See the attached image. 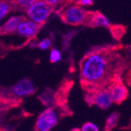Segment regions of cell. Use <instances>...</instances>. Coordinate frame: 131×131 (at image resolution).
Returning <instances> with one entry per match:
<instances>
[{
	"instance_id": "obj_8",
	"label": "cell",
	"mask_w": 131,
	"mask_h": 131,
	"mask_svg": "<svg viewBox=\"0 0 131 131\" xmlns=\"http://www.w3.org/2000/svg\"><path fill=\"white\" fill-rule=\"evenodd\" d=\"M112 101L115 104H121L127 100L128 96V89L121 82H116L108 89Z\"/></svg>"
},
{
	"instance_id": "obj_22",
	"label": "cell",
	"mask_w": 131,
	"mask_h": 131,
	"mask_svg": "<svg viewBox=\"0 0 131 131\" xmlns=\"http://www.w3.org/2000/svg\"><path fill=\"white\" fill-rule=\"evenodd\" d=\"M0 49H1V45H0Z\"/></svg>"
},
{
	"instance_id": "obj_19",
	"label": "cell",
	"mask_w": 131,
	"mask_h": 131,
	"mask_svg": "<svg viewBox=\"0 0 131 131\" xmlns=\"http://www.w3.org/2000/svg\"><path fill=\"white\" fill-rule=\"evenodd\" d=\"M94 0H77L76 2L79 6H81L83 7H90V6H92L94 4Z\"/></svg>"
},
{
	"instance_id": "obj_17",
	"label": "cell",
	"mask_w": 131,
	"mask_h": 131,
	"mask_svg": "<svg viewBox=\"0 0 131 131\" xmlns=\"http://www.w3.org/2000/svg\"><path fill=\"white\" fill-rule=\"evenodd\" d=\"M80 131H100V128L95 123L93 122H85L80 127Z\"/></svg>"
},
{
	"instance_id": "obj_4",
	"label": "cell",
	"mask_w": 131,
	"mask_h": 131,
	"mask_svg": "<svg viewBox=\"0 0 131 131\" xmlns=\"http://www.w3.org/2000/svg\"><path fill=\"white\" fill-rule=\"evenodd\" d=\"M59 113L53 106H47L38 116L35 122V131H51L58 126Z\"/></svg>"
},
{
	"instance_id": "obj_16",
	"label": "cell",
	"mask_w": 131,
	"mask_h": 131,
	"mask_svg": "<svg viewBox=\"0 0 131 131\" xmlns=\"http://www.w3.org/2000/svg\"><path fill=\"white\" fill-rule=\"evenodd\" d=\"M36 1H37V0H15L13 2V4L15 5L17 7H18V8L26 10L29 6H31V5L34 2H36Z\"/></svg>"
},
{
	"instance_id": "obj_21",
	"label": "cell",
	"mask_w": 131,
	"mask_h": 131,
	"mask_svg": "<svg viewBox=\"0 0 131 131\" xmlns=\"http://www.w3.org/2000/svg\"><path fill=\"white\" fill-rule=\"evenodd\" d=\"M8 1H9V2H10V3H12V4H13V2H14V1H15V0H8Z\"/></svg>"
},
{
	"instance_id": "obj_11",
	"label": "cell",
	"mask_w": 131,
	"mask_h": 131,
	"mask_svg": "<svg viewBox=\"0 0 131 131\" xmlns=\"http://www.w3.org/2000/svg\"><path fill=\"white\" fill-rule=\"evenodd\" d=\"M13 7V4L8 0H0V24L7 18Z\"/></svg>"
},
{
	"instance_id": "obj_5",
	"label": "cell",
	"mask_w": 131,
	"mask_h": 131,
	"mask_svg": "<svg viewBox=\"0 0 131 131\" xmlns=\"http://www.w3.org/2000/svg\"><path fill=\"white\" fill-rule=\"evenodd\" d=\"M37 92V86L32 80L28 78H23L11 87V93L17 98H24L33 95Z\"/></svg>"
},
{
	"instance_id": "obj_20",
	"label": "cell",
	"mask_w": 131,
	"mask_h": 131,
	"mask_svg": "<svg viewBox=\"0 0 131 131\" xmlns=\"http://www.w3.org/2000/svg\"><path fill=\"white\" fill-rule=\"evenodd\" d=\"M71 131H80V128H72Z\"/></svg>"
},
{
	"instance_id": "obj_2",
	"label": "cell",
	"mask_w": 131,
	"mask_h": 131,
	"mask_svg": "<svg viewBox=\"0 0 131 131\" xmlns=\"http://www.w3.org/2000/svg\"><path fill=\"white\" fill-rule=\"evenodd\" d=\"M27 18L42 26L45 24L53 12L52 7L49 6L44 0H37L25 10Z\"/></svg>"
},
{
	"instance_id": "obj_3",
	"label": "cell",
	"mask_w": 131,
	"mask_h": 131,
	"mask_svg": "<svg viewBox=\"0 0 131 131\" xmlns=\"http://www.w3.org/2000/svg\"><path fill=\"white\" fill-rule=\"evenodd\" d=\"M89 12L85 7L79 6L78 4H73L68 6L63 12L61 13V18L65 23L72 26L87 24L89 18Z\"/></svg>"
},
{
	"instance_id": "obj_9",
	"label": "cell",
	"mask_w": 131,
	"mask_h": 131,
	"mask_svg": "<svg viewBox=\"0 0 131 131\" xmlns=\"http://www.w3.org/2000/svg\"><path fill=\"white\" fill-rule=\"evenodd\" d=\"M23 16H10L7 17L4 21L0 24V35H11L15 34L17 28L21 21Z\"/></svg>"
},
{
	"instance_id": "obj_10",
	"label": "cell",
	"mask_w": 131,
	"mask_h": 131,
	"mask_svg": "<svg viewBox=\"0 0 131 131\" xmlns=\"http://www.w3.org/2000/svg\"><path fill=\"white\" fill-rule=\"evenodd\" d=\"M87 24L94 28H108L110 26V20L104 14L99 12H93L89 14Z\"/></svg>"
},
{
	"instance_id": "obj_7",
	"label": "cell",
	"mask_w": 131,
	"mask_h": 131,
	"mask_svg": "<svg viewBox=\"0 0 131 131\" xmlns=\"http://www.w3.org/2000/svg\"><path fill=\"white\" fill-rule=\"evenodd\" d=\"M90 97H91L90 102L102 110L108 109L114 104L113 101H112L111 96H110L108 89L100 88V89L94 91L90 95Z\"/></svg>"
},
{
	"instance_id": "obj_6",
	"label": "cell",
	"mask_w": 131,
	"mask_h": 131,
	"mask_svg": "<svg viewBox=\"0 0 131 131\" xmlns=\"http://www.w3.org/2000/svg\"><path fill=\"white\" fill-rule=\"evenodd\" d=\"M40 28L41 26L36 24L35 22L31 21L27 18H23L18 24L16 33L23 39H31L38 35V33L40 30Z\"/></svg>"
},
{
	"instance_id": "obj_18",
	"label": "cell",
	"mask_w": 131,
	"mask_h": 131,
	"mask_svg": "<svg viewBox=\"0 0 131 131\" xmlns=\"http://www.w3.org/2000/svg\"><path fill=\"white\" fill-rule=\"evenodd\" d=\"M49 6L52 7V9L58 8L60 7H62L64 4L68 2V0H44Z\"/></svg>"
},
{
	"instance_id": "obj_15",
	"label": "cell",
	"mask_w": 131,
	"mask_h": 131,
	"mask_svg": "<svg viewBox=\"0 0 131 131\" xmlns=\"http://www.w3.org/2000/svg\"><path fill=\"white\" fill-rule=\"evenodd\" d=\"M52 46V40L50 38H44L37 43V47L40 50H47Z\"/></svg>"
},
{
	"instance_id": "obj_1",
	"label": "cell",
	"mask_w": 131,
	"mask_h": 131,
	"mask_svg": "<svg viewBox=\"0 0 131 131\" xmlns=\"http://www.w3.org/2000/svg\"><path fill=\"white\" fill-rule=\"evenodd\" d=\"M112 54L104 50L90 51L80 64V77L83 83L96 86L105 83L112 75Z\"/></svg>"
},
{
	"instance_id": "obj_13",
	"label": "cell",
	"mask_w": 131,
	"mask_h": 131,
	"mask_svg": "<svg viewBox=\"0 0 131 131\" xmlns=\"http://www.w3.org/2000/svg\"><path fill=\"white\" fill-rule=\"evenodd\" d=\"M39 99L41 100V102L46 105L47 106H53V102H54V94L52 91L50 90H45L40 95H39Z\"/></svg>"
},
{
	"instance_id": "obj_12",
	"label": "cell",
	"mask_w": 131,
	"mask_h": 131,
	"mask_svg": "<svg viewBox=\"0 0 131 131\" xmlns=\"http://www.w3.org/2000/svg\"><path fill=\"white\" fill-rule=\"evenodd\" d=\"M119 118H120L119 117V114L116 113V112L110 114L107 117L106 121H105V131H110L115 127H116L118 124V121H119Z\"/></svg>"
},
{
	"instance_id": "obj_14",
	"label": "cell",
	"mask_w": 131,
	"mask_h": 131,
	"mask_svg": "<svg viewBox=\"0 0 131 131\" xmlns=\"http://www.w3.org/2000/svg\"><path fill=\"white\" fill-rule=\"evenodd\" d=\"M49 59L51 63H58L62 59V53L60 50L56 48L50 49V54H49Z\"/></svg>"
}]
</instances>
